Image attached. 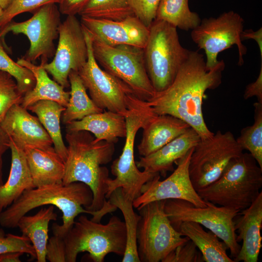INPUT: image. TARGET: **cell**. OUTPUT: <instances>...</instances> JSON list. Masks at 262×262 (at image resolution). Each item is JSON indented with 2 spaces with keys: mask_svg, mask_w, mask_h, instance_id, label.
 <instances>
[{
  "mask_svg": "<svg viewBox=\"0 0 262 262\" xmlns=\"http://www.w3.org/2000/svg\"><path fill=\"white\" fill-rule=\"evenodd\" d=\"M234 228L238 233L237 242L242 241L234 262H257L262 246V191L247 208L239 212L234 219Z\"/></svg>",
  "mask_w": 262,
  "mask_h": 262,
  "instance_id": "cell-19",
  "label": "cell"
},
{
  "mask_svg": "<svg viewBox=\"0 0 262 262\" xmlns=\"http://www.w3.org/2000/svg\"><path fill=\"white\" fill-rule=\"evenodd\" d=\"M60 16L55 3L45 5L35 11L30 18L19 22L12 20L0 28V39L9 32L26 35L30 46L23 58L33 63L41 58V63H46L55 53L54 41L59 36Z\"/></svg>",
  "mask_w": 262,
  "mask_h": 262,
  "instance_id": "cell-13",
  "label": "cell"
},
{
  "mask_svg": "<svg viewBox=\"0 0 262 262\" xmlns=\"http://www.w3.org/2000/svg\"><path fill=\"white\" fill-rule=\"evenodd\" d=\"M241 38L244 40L253 39L257 43L260 49L261 58L262 59V28L261 27L258 31H254L251 29L243 30L241 34Z\"/></svg>",
  "mask_w": 262,
  "mask_h": 262,
  "instance_id": "cell-43",
  "label": "cell"
},
{
  "mask_svg": "<svg viewBox=\"0 0 262 262\" xmlns=\"http://www.w3.org/2000/svg\"><path fill=\"white\" fill-rule=\"evenodd\" d=\"M93 195L89 186L81 182L43 185L25 191L10 206L0 213V225L5 228L16 227L18 220L31 210L45 205L56 207L63 214V224L54 223L53 234L65 236L80 213L97 215L98 211L86 210L92 203Z\"/></svg>",
  "mask_w": 262,
  "mask_h": 262,
  "instance_id": "cell-3",
  "label": "cell"
},
{
  "mask_svg": "<svg viewBox=\"0 0 262 262\" xmlns=\"http://www.w3.org/2000/svg\"><path fill=\"white\" fill-rule=\"evenodd\" d=\"M254 107L253 125L243 128L236 139L244 150H247L262 168V103L256 102Z\"/></svg>",
  "mask_w": 262,
  "mask_h": 262,
  "instance_id": "cell-33",
  "label": "cell"
},
{
  "mask_svg": "<svg viewBox=\"0 0 262 262\" xmlns=\"http://www.w3.org/2000/svg\"><path fill=\"white\" fill-rule=\"evenodd\" d=\"M244 23V20L239 14L230 11L216 17L205 18L191 30L192 40L205 53L207 70L213 69L219 63L217 57L219 53L234 45L238 49V65H243V56L247 51L241 38Z\"/></svg>",
  "mask_w": 262,
  "mask_h": 262,
  "instance_id": "cell-11",
  "label": "cell"
},
{
  "mask_svg": "<svg viewBox=\"0 0 262 262\" xmlns=\"http://www.w3.org/2000/svg\"><path fill=\"white\" fill-rule=\"evenodd\" d=\"M155 19L166 21L187 31L197 27L201 20L197 13L190 10L188 0H161Z\"/></svg>",
  "mask_w": 262,
  "mask_h": 262,
  "instance_id": "cell-31",
  "label": "cell"
},
{
  "mask_svg": "<svg viewBox=\"0 0 262 262\" xmlns=\"http://www.w3.org/2000/svg\"><path fill=\"white\" fill-rule=\"evenodd\" d=\"M60 0H13L2 11L0 28L12 20L16 16L25 12H34L40 7L50 3H59Z\"/></svg>",
  "mask_w": 262,
  "mask_h": 262,
  "instance_id": "cell-36",
  "label": "cell"
},
{
  "mask_svg": "<svg viewBox=\"0 0 262 262\" xmlns=\"http://www.w3.org/2000/svg\"><path fill=\"white\" fill-rule=\"evenodd\" d=\"M261 61V68L258 77L254 82L247 85L243 96L245 99L256 97L258 102L262 103V59Z\"/></svg>",
  "mask_w": 262,
  "mask_h": 262,
  "instance_id": "cell-42",
  "label": "cell"
},
{
  "mask_svg": "<svg viewBox=\"0 0 262 262\" xmlns=\"http://www.w3.org/2000/svg\"><path fill=\"white\" fill-rule=\"evenodd\" d=\"M162 262H204L201 253L190 240L179 246L172 250Z\"/></svg>",
  "mask_w": 262,
  "mask_h": 262,
  "instance_id": "cell-38",
  "label": "cell"
},
{
  "mask_svg": "<svg viewBox=\"0 0 262 262\" xmlns=\"http://www.w3.org/2000/svg\"><path fill=\"white\" fill-rule=\"evenodd\" d=\"M225 67L223 60L207 70L202 54L190 50L187 59L180 68L170 85L156 92L147 101L156 115H169L187 123L204 140L213 136L204 121L202 112L203 98L208 89L217 88L222 82Z\"/></svg>",
  "mask_w": 262,
  "mask_h": 262,
  "instance_id": "cell-1",
  "label": "cell"
},
{
  "mask_svg": "<svg viewBox=\"0 0 262 262\" xmlns=\"http://www.w3.org/2000/svg\"><path fill=\"white\" fill-rule=\"evenodd\" d=\"M11 165L7 181L0 187V213L26 190L35 188L23 149L10 141Z\"/></svg>",
  "mask_w": 262,
  "mask_h": 262,
  "instance_id": "cell-24",
  "label": "cell"
},
{
  "mask_svg": "<svg viewBox=\"0 0 262 262\" xmlns=\"http://www.w3.org/2000/svg\"><path fill=\"white\" fill-rule=\"evenodd\" d=\"M165 200L149 202L137 208L140 216L137 230V251L140 262L162 261L189 238L171 224L164 210Z\"/></svg>",
  "mask_w": 262,
  "mask_h": 262,
  "instance_id": "cell-9",
  "label": "cell"
},
{
  "mask_svg": "<svg viewBox=\"0 0 262 262\" xmlns=\"http://www.w3.org/2000/svg\"><path fill=\"white\" fill-rule=\"evenodd\" d=\"M190 52L181 45L176 27L163 20L153 21L144 55L147 71L156 92L170 85Z\"/></svg>",
  "mask_w": 262,
  "mask_h": 262,
  "instance_id": "cell-7",
  "label": "cell"
},
{
  "mask_svg": "<svg viewBox=\"0 0 262 262\" xmlns=\"http://www.w3.org/2000/svg\"><path fill=\"white\" fill-rule=\"evenodd\" d=\"M53 205L42 208L33 215L22 216L18 221L22 235L31 241L36 253L38 262H46L47 245L49 240V226L51 221L56 220L57 215Z\"/></svg>",
  "mask_w": 262,
  "mask_h": 262,
  "instance_id": "cell-27",
  "label": "cell"
},
{
  "mask_svg": "<svg viewBox=\"0 0 262 262\" xmlns=\"http://www.w3.org/2000/svg\"><path fill=\"white\" fill-rule=\"evenodd\" d=\"M68 80L71 90L68 102L62 114L63 124L66 125L73 121L81 120L91 114L103 111L88 96L77 72L71 71L68 75Z\"/></svg>",
  "mask_w": 262,
  "mask_h": 262,
  "instance_id": "cell-29",
  "label": "cell"
},
{
  "mask_svg": "<svg viewBox=\"0 0 262 262\" xmlns=\"http://www.w3.org/2000/svg\"><path fill=\"white\" fill-rule=\"evenodd\" d=\"M82 26L91 34L111 46L127 45L144 49L149 28L134 15L120 20L81 16Z\"/></svg>",
  "mask_w": 262,
  "mask_h": 262,
  "instance_id": "cell-17",
  "label": "cell"
},
{
  "mask_svg": "<svg viewBox=\"0 0 262 262\" xmlns=\"http://www.w3.org/2000/svg\"><path fill=\"white\" fill-rule=\"evenodd\" d=\"M46 260L50 262H66L64 238L53 234L47 245Z\"/></svg>",
  "mask_w": 262,
  "mask_h": 262,
  "instance_id": "cell-40",
  "label": "cell"
},
{
  "mask_svg": "<svg viewBox=\"0 0 262 262\" xmlns=\"http://www.w3.org/2000/svg\"><path fill=\"white\" fill-rule=\"evenodd\" d=\"M91 36L94 57L104 70L127 85L139 98L147 101L155 96L143 49L127 45L111 46Z\"/></svg>",
  "mask_w": 262,
  "mask_h": 262,
  "instance_id": "cell-8",
  "label": "cell"
},
{
  "mask_svg": "<svg viewBox=\"0 0 262 262\" xmlns=\"http://www.w3.org/2000/svg\"><path fill=\"white\" fill-rule=\"evenodd\" d=\"M2 159H0V187L3 184L2 180Z\"/></svg>",
  "mask_w": 262,
  "mask_h": 262,
  "instance_id": "cell-47",
  "label": "cell"
},
{
  "mask_svg": "<svg viewBox=\"0 0 262 262\" xmlns=\"http://www.w3.org/2000/svg\"><path fill=\"white\" fill-rule=\"evenodd\" d=\"M23 96L15 79L0 70V121L13 105L21 104Z\"/></svg>",
  "mask_w": 262,
  "mask_h": 262,
  "instance_id": "cell-35",
  "label": "cell"
},
{
  "mask_svg": "<svg viewBox=\"0 0 262 262\" xmlns=\"http://www.w3.org/2000/svg\"><path fill=\"white\" fill-rule=\"evenodd\" d=\"M58 43L52 61L40 66L64 88L70 86L68 75L78 72L88 58L83 27L76 16H67L59 28Z\"/></svg>",
  "mask_w": 262,
  "mask_h": 262,
  "instance_id": "cell-15",
  "label": "cell"
},
{
  "mask_svg": "<svg viewBox=\"0 0 262 262\" xmlns=\"http://www.w3.org/2000/svg\"><path fill=\"white\" fill-rule=\"evenodd\" d=\"M205 202L206 207H199L186 200L168 199L165 200L164 210L173 226L182 222L192 221L209 229L225 244L230 257L234 258L241 248L237 241L234 222L239 212Z\"/></svg>",
  "mask_w": 262,
  "mask_h": 262,
  "instance_id": "cell-10",
  "label": "cell"
},
{
  "mask_svg": "<svg viewBox=\"0 0 262 262\" xmlns=\"http://www.w3.org/2000/svg\"><path fill=\"white\" fill-rule=\"evenodd\" d=\"M90 0H60L59 10L66 16L79 15Z\"/></svg>",
  "mask_w": 262,
  "mask_h": 262,
  "instance_id": "cell-41",
  "label": "cell"
},
{
  "mask_svg": "<svg viewBox=\"0 0 262 262\" xmlns=\"http://www.w3.org/2000/svg\"><path fill=\"white\" fill-rule=\"evenodd\" d=\"M20 252H8L0 254V262H20Z\"/></svg>",
  "mask_w": 262,
  "mask_h": 262,
  "instance_id": "cell-45",
  "label": "cell"
},
{
  "mask_svg": "<svg viewBox=\"0 0 262 262\" xmlns=\"http://www.w3.org/2000/svg\"><path fill=\"white\" fill-rule=\"evenodd\" d=\"M161 0H130L133 13L149 28L156 18L157 10Z\"/></svg>",
  "mask_w": 262,
  "mask_h": 262,
  "instance_id": "cell-39",
  "label": "cell"
},
{
  "mask_svg": "<svg viewBox=\"0 0 262 262\" xmlns=\"http://www.w3.org/2000/svg\"><path fill=\"white\" fill-rule=\"evenodd\" d=\"M15 251L26 253L32 259H36L34 249L27 237L23 235L6 234L3 229L0 228V254Z\"/></svg>",
  "mask_w": 262,
  "mask_h": 262,
  "instance_id": "cell-37",
  "label": "cell"
},
{
  "mask_svg": "<svg viewBox=\"0 0 262 262\" xmlns=\"http://www.w3.org/2000/svg\"><path fill=\"white\" fill-rule=\"evenodd\" d=\"M109 202L122 212L126 230V246L122 262H140L137 251V230L140 216L133 210V201L126 198L120 187L115 189Z\"/></svg>",
  "mask_w": 262,
  "mask_h": 262,
  "instance_id": "cell-30",
  "label": "cell"
},
{
  "mask_svg": "<svg viewBox=\"0 0 262 262\" xmlns=\"http://www.w3.org/2000/svg\"><path fill=\"white\" fill-rule=\"evenodd\" d=\"M194 148L176 162L177 167L166 179L160 180L158 174L145 183L141 195L133 201V207L137 208L152 201L168 199L184 200L196 207H206V202L198 195L190 178L189 164Z\"/></svg>",
  "mask_w": 262,
  "mask_h": 262,
  "instance_id": "cell-16",
  "label": "cell"
},
{
  "mask_svg": "<svg viewBox=\"0 0 262 262\" xmlns=\"http://www.w3.org/2000/svg\"><path fill=\"white\" fill-rule=\"evenodd\" d=\"M13 0H0V7L3 10L7 8Z\"/></svg>",
  "mask_w": 262,
  "mask_h": 262,
  "instance_id": "cell-46",
  "label": "cell"
},
{
  "mask_svg": "<svg viewBox=\"0 0 262 262\" xmlns=\"http://www.w3.org/2000/svg\"><path fill=\"white\" fill-rule=\"evenodd\" d=\"M200 137L192 128L165 145L155 152L140 157L136 162L138 168L153 174L165 177L166 173L173 170V164L183 158L200 141Z\"/></svg>",
  "mask_w": 262,
  "mask_h": 262,
  "instance_id": "cell-20",
  "label": "cell"
},
{
  "mask_svg": "<svg viewBox=\"0 0 262 262\" xmlns=\"http://www.w3.org/2000/svg\"><path fill=\"white\" fill-rule=\"evenodd\" d=\"M132 15L130 0H90L79 14L112 20H122Z\"/></svg>",
  "mask_w": 262,
  "mask_h": 262,
  "instance_id": "cell-32",
  "label": "cell"
},
{
  "mask_svg": "<svg viewBox=\"0 0 262 262\" xmlns=\"http://www.w3.org/2000/svg\"><path fill=\"white\" fill-rule=\"evenodd\" d=\"M34 187L61 183L65 173V162L54 147L49 149L23 148Z\"/></svg>",
  "mask_w": 262,
  "mask_h": 262,
  "instance_id": "cell-23",
  "label": "cell"
},
{
  "mask_svg": "<svg viewBox=\"0 0 262 262\" xmlns=\"http://www.w3.org/2000/svg\"><path fill=\"white\" fill-rule=\"evenodd\" d=\"M156 115L145 100L133 93L128 95V111L125 116V142L121 154L111 165V173L115 178H110L107 182L106 198L115 189L120 187L123 195L133 201L141 195L143 186L159 174L140 171L134 157V145L138 131Z\"/></svg>",
  "mask_w": 262,
  "mask_h": 262,
  "instance_id": "cell-5",
  "label": "cell"
},
{
  "mask_svg": "<svg viewBox=\"0 0 262 262\" xmlns=\"http://www.w3.org/2000/svg\"><path fill=\"white\" fill-rule=\"evenodd\" d=\"M10 140L2 129L0 122V159H2L3 154L10 148Z\"/></svg>",
  "mask_w": 262,
  "mask_h": 262,
  "instance_id": "cell-44",
  "label": "cell"
},
{
  "mask_svg": "<svg viewBox=\"0 0 262 262\" xmlns=\"http://www.w3.org/2000/svg\"><path fill=\"white\" fill-rule=\"evenodd\" d=\"M66 132L86 131L95 136V141L116 143L119 137H125V116L110 111L91 114L80 120L66 124Z\"/></svg>",
  "mask_w": 262,
  "mask_h": 262,
  "instance_id": "cell-22",
  "label": "cell"
},
{
  "mask_svg": "<svg viewBox=\"0 0 262 262\" xmlns=\"http://www.w3.org/2000/svg\"><path fill=\"white\" fill-rule=\"evenodd\" d=\"M0 122L10 141L22 149L32 147L46 150L54 147L51 138L38 118L20 104L13 105Z\"/></svg>",
  "mask_w": 262,
  "mask_h": 262,
  "instance_id": "cell-18",
  "label": "cell"
},
{
  "mask_svg": "<svg viewBox=\"0 0 262 262\" xmlns=\"http://www.w3.org/2000/svg\"><path fill=\"white\" fill-rule=\"evenodd\" d=\"M16 62L30 70L35 79L34 87L23 96L20 104L22 107L27 109L41 100H52L65 107L66 106L69 99V92L66 91L62 86L52 80L42 66H36L23 58L18 59Z\"/></svg>",
  "mask_w": 262,
  "mask_h": 262,
  "instance_id": "cell-25",
  "label": "cell"
},
{
  "mask_svg": "<svg viewBox=\"0 0 262 262\" xmlns=\"http://www.w3.org/2000/svg\"><path fill=\"white\" fill-rule=\"evenodd\" d=\"M262 187V168L249 153L243 152L229 162L212 183L196 190L205 201L239 212L256 199Z\"/></svg>",
  "mask_w": 262,
  "mask_h": 262,
  "instance_id": "cell-4",
  "label": "cell"
},
{
  "mask_svg": "<svg viewBox=\"0 0 262 262\" xmlns=\"http://www.w3.org/2000/svg\"><path fill=\"white\" fill-rule=\"evenodd\" d=\"M83 29L88 58L77 72L88 90L90 98L98 107L125 116L128 111V96L133 93L122 81L100 67L93 54L91 35Z\"/></svg>",
  "mask_w": 262,
  "mask_h": 262,
  "instance_id": "cell-14",
  "label": "cell"
},
{
  "mask_svg": "<svg viewBox=\"0 0 262 262\" xmlns=\"http://www.w3.org/2000/svg\"><path fill=\"white\" fill-rule=\"evenodd\" d=\"M0 70L11 75L16 80L20 92L24 95L35 84L33 73L29 69L14 62L0 43Z\"/></svg>",
  "mask_w": 262,
  "mask_h": 262,
  "instance_id": "cell-34",
  "label": "cell"
},
{
  "mask_svg": "<svg viewBox=\"0 0 262 262\" xmlns=\"http://www.w3.org/2000/svg\"><path fill=\"white\" fill-rule=\"evenodd\" d=\"M190 127L184 121L169 115L155 116L142 128V140L137 146L139 154L146 156L155 152Z\"/></svg>",
  "mask_w": 262,
  "mask_h": 262,
  "instance_id": "cell-21",
  "label": "cell"
},
{
  "mask_svg": "<svg viewBox=\"0 0 262 262\" xmlns=\"http://www.w3.org/2000/svg\"><path fill=\"white\" fill-rule=\"evenodd\" d=\"M173 227L195 244L201 253L204 262H234L227 254L228 248L225 244L210 230L206 231L200 224L185 221Z\"/></svg>",
  "mask_w": 262,
  "mask_h": 262,
  "instance_id": "cell-26",
  "label": "cell"
},
{
  "mask_svg": "<svg viewBox=\"0 0 262 262\" xmlns=\"http://www.w3.org/2000/svg\"><path fill=\"white\" fill-rule=\"evenodd\" d=\"M65 108L55 101L41 100L27 109L37 115L40 123L51 138L55 151L64 162L67 158V149L63 140L60 118Z\"/></svg>",
  "mask_w": 262,
  "mask_h": 262,
  "instance_id": "cell-28",
  "label": "cell"
},
{
  "mask_svg": "<svg viewBox=\"0 0 262 262\" xmlns=\"http://www.w3.org/2000/svg\"><path fill=\"white\" fill-rule=\"evenodd\" d=\"M67 156L65 162L64 184L74 182L84 183L93 195L90 206L86 209L99 211L102 208L111 213L117 208L106 200L107 182L110 179L109 170L101 166L111 161L115 146L105 141H95L86 131L66 132Z\"/></svg>",
  "mask_w": 262,
  "mask_h": 262,
  "instance_id": "cell-2",
  "label": "cell"
},
{
  "mask_svg": "<svg viewBox=\"0 0 262 262\" xmlns=\"http://www.w3.org/2000/svg\"><path fill=\"white\" fill-rule=\"evenodd\" d=\"M2 11L3 10L1 9V8L0 7V16L2 14Z\"/></svg>",
  "mask_w": 262,
  "mask_h": 262,
  "instance_id": "cell-48",
  "label": "cell"
},
{
  "mask_svg": "<svg viewBox=\"0 0 262 262\" xmlns=\"http://www.w3.org/2000/svg\"><path fill=\"white\" fill-rule=\"evenodd\" d=\"M66 262H75L78 254L87 252L94 262H103L111 253L123 256L126 246L125 224L113 215L102 224L81 215L64 237Z\"/></svg>",
  "mask_w": 262,
  "mask_h": 262,
  "instance_id": "cell-6",
  "label": "cell"
},
{
  "mask_svg": "<svg viewBox=\"0 0 262 262\" xmlns=\"http://www.w3.org/2000/svg\"><path fill=\"white\" fill-rule=\"evenodd\" d=\"M244 149L230 131H218L210 138L200 139L194 147L189 164L190 178L196 191L212 183L221 175L232 158Z\"/></svg>",
  "mask_w": 262,
  "mask_h": 262,
  "instance_id": "cell-12",
  "label": "cell"
}]
</instances>
